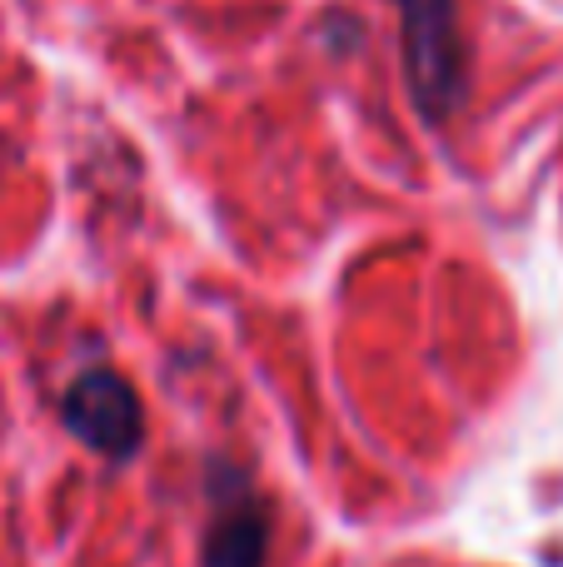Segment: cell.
Masks as SVG:
<instances>
[{
	"label": "cell",
	"mask_w": 563,
	"mask_h": 567,
	"mask_svg": "<svg viewBox=\"0 0 563 567\" xmlns=\"http://www.w3.org/2000/svg\"><path fill=\"white\" fill-rule=\"evenodd\" d=\"M399 6V45H405V80L414 110L439 125L459 115L469 95V45L454 0H395Z\"/></svg>",
	"instance_id": "obj_1"
},
{
	"label": "cell",
	"mask_w": 563,
	"mask_h": 567,
	"mask_svg": "<svg viewBox=\"0 0 563 567\" xmlns=\"http://www.w3.org/2000/svg\"><path fill=\"white\" fill-rule=\"evenodd\" d=\"M60 419L85 449L105 453V458H130L145 439V409L115 369H85L80 379H70Z\"/></svg>",
	"instance_id": "obj_2"
},
{
	"label": "cell",
	"mask_w": 563,
	"mask_h": 567,
	"mask_svg": "<svg viewBox=\"0 0 563 567\" xmlns=\"http://www.w3.org/2000/svg\"><path fill=\"white\" fill-rule=\"evenodd\" d=\"M269 508L255 493H229L205 538V567H265Z\"/></svg>",
	"instance_id": "obj_3"
}]
</instances>
